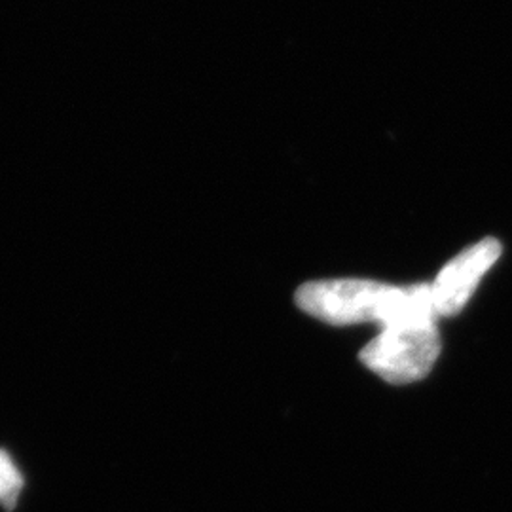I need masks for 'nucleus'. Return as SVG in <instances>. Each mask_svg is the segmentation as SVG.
<instances>
[{
  "mask_svg": "<svg viewBox=\"0 0 512 512\" xmlns=\"http://www.w3.org/2000/svg\"><path fill=\"white\" fill-rule=\"evenodd\" d=\"M440 353L437 317L387 325L361 351V361L385 382L412 384L425 378Z\"/></svg>",
  "mask_w": 512,
  "mask_h": 512,
  "instance_id": "obj_1",
  "label": "nucleus"
},
{
  "mask_svg": "<svg viewBox=\"0 0 512 512\" xmlns=\"http://www.w3.org/2000/svg\"><path fill=\"white\" fill-rule=\"evenodd\" d=\"M401 287L368 279L311 281L296 291V304L311 317L330 325L378 321L384 325Z\"/></svg>",
  "mask_w": 512,
  "mask_h": 512,
  "instance_id": "obj_2",
  "label": "nucleus"
},
{
  "mask_svg": "<svg viewBox=\"0 0 512 512\" xmlns=\"http://www.w3.org/2000/svg\"><path fill=\"white\" fill-rule=\"evenodd\" d=\"M501 255V245L488 238L463 251L448 262L433 287V302L439 315H456L467 304L480 277L486 274Z\"/></svg>",
  "mask_w": 512,
  "mask_h": 512,
  "instance_id": "obj_3",
  "label": "nucleus"
},
{
  "mask_svg": "<svg viewBox=\"0 0 512 512\" xmlns=\"http://www.w3.org/2000/svg\"><path fill=\"white\" fill-rule=\"evenodd\" d=\"M23 490V475L8 452L0 450V505L12 509Z\"/></svg>",
  "mask_w": 512,
  "mask_h": 512,
  "instance_id": "obj_4",
  "label": "nucleus"
}]
</instances>
